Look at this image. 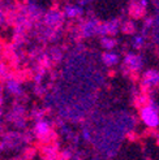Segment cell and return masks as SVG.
<instances>
[{"label":"cell","mask_w":159,"mask_h":160,"mask_svg":"<svg viewBox=\"0 0 159 160\" xmlns=\"http://www.w3.org/2000/svg\"><path fill=\"white\" fill-rule=\"evenodd\" d=\"M141 116L144 122L150 126V128H156L159 125V116H158V112L155 111V108L153 107H146L142 109L141 112Z\"/></svg>","instance_id":"1"},{"label":"cell","mask_w":159,"mask_h":160,"mask_svg":"<svg viewBox=\"0 0 159 160\" xmlns=\"http://www.w3.org/2000/svg\"><path fill=\"white\" fill-rule=\"evenodd\" d=\"M37 132H38L39 134H41V135H43V137H44V135L50 132L49 125H47L46 122H39V124L37 125Z\"/></svg>","instance_id":"2"},{"label":"cell","mask_w":159,"mask_h":160,"mask_svg":"<svg viewBox=\"0 0 159 160\" xmlns=\"http://www.w3.org/2000/svg\"><path fill=\"white\" fill-rule=\"evenodd\" d=\"M106 61L108 64H115L117 61V58H116L114 53H108V56H106Z\"/></svg>","instance_id":"3"}]
</instances>
